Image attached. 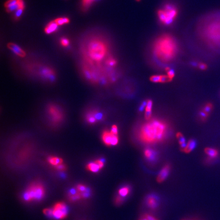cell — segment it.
Returning <instances> with one entry per match:
<instances>
[{
  "label": "cell",
  "mask_w": 220,
  "mask_h": 220,
  "mask_svg": "<svg viewBox=\"0 0 220 220\" xmlns=\"http://www.w3.org/2000/svg\"><path fill=\"white\" fill-rule=\"evenodd\" d=\"M52 216L58 220L65 218L67 214V209L66 205L63 202L56 203L52 209Z\"/></svg>",
  "instance_id": "52a82bcc"
},
{
  "label": "cell",
  "mask_w": 220,
  "mask_h": 220,
  "mask_svg": "<svg viewBox=\"0 0 220 220\" xmlns=\"http://www.w3.org/2000/svg\"><path fill=\"white\" fill-rule=\"evenodd\" d=\"M178 14V10L176 7L172 4L165 5L164 9H160L158 12L159 20L163 24L169 25L176 19Z\"/></svg>",
  "instance_id": "5b68a950"
},
{
  "label": "cell",
  "mask_w": 220,
  "mask_h": 220,
  "mask_svg": "<svg viewBox=\"0 0 220 220\" xmlns=\"http://www.w3.org/2000/svg\"><path fill=\"white\" fill-rule=\"evenodd\" d=\"M123 201V197H122L119 195L116 197V198H115V203L116 204H118V205L122 203Z\"/></svg>",
  "instance_id": "d590c367"
},
{
  "label": "cell",
  "mask_w": 220,
  "mask_h": 220,
  "mask_svg": "<svg viewBox=\"0 0 220 220\" xmlns=\"http://www.w3.org/2000/svg\"><path fill=\"white\" fill-rule=\"evenodd\" d=\"M192 65L193 66H195V67H196V66H198V64H197L196 62H192Z\"/></svg>",
  "instance_id": "ee69618b"
},
{
  "label": "cell",
  "mask_w": 220,
  "mask_h": 220,
  "mask_svg": "<svg viewBox=\"0 0 220 220\" xmlns=\"http://www.w3.org/2000/svg\"><path fill=\"white\" fill-rule=\"evenodd\" d=\"M18 0H8L5 3V7L6 8H9L10 7L14 6L18 3Z\"/></svg>",
  "instance_id": "cb8c5ba5"
},
{
  "label": "cell",
  "mask_w": 220,
  "mask_h": 220,
  "mask_svg": "<svg viewBox=\"0 0 220 220\" xmlns=\"http://www.w3.org/2000/svg\"><path fill=\"white\" fill-rule=\"evenodd\" d=\"M143 220H148L147 219H146V218H145L144 217H143Z\"/></svg>",
  "instance_id": "f6af8a7d"
},
{
  "label": "cell",
  "mask_w": 220,
  "mask_h": 220,
  "mask_svg": "<svg viewBox=\"0 0 220 220\" xmlns=\"http://www.w3.org/2000/svg\"><path fill=\"white\" fill-rule=\"evenodd\" d=\"M137 1H138V2H139V1H140L141 0H136Z\"/></svg>",
  "instance_id": "bcb514c9"
},
{
  "label": "cell",
  "mask_w": 220,
  "mask_h": 220,
  "mask_svg": "<svg viewBox=\"0 0 220 220\" xmlns=\"http://www.w3.org/2000/svg\"><path fill=\"white\" fill-rule=\"evenodd\" d=\"M87 118V120L88 121V122H89L90 123H95L96 121V119L94 117V116L93 115L92 113L91 112L90 113L87 115L86 117Z\"/></svg>",
  "instance_id": "4316f807"
},
{
  "label": "cell",
  "mask_w": 220,
  "mask_h": 220,
  "mask_svg": "<svg viewBox=\"0 0 220 220\" xmlns=\"http://www.w3.org/2000/svg\"><path fill=\"white\" fill-rule=\"evenodd\" d=\"M178 45L175 38L170 34H163L154 41L152 51L158 60L163 62H170L178 53Z\"/></svg>",
  "instance_id": "7a4b0ae2"
},
{
  "label": "cell",
  "mask_w": 220,
  "mask_h": 220,
  "mask_svg": "<svg viewBox=\"0 0 220 220\" xmlns=\"http://www.w3.org/2000/svg\"><path fill=\"white\" fill-rule=\"evenodd\" d=\"M171 81L170 78L168 77V76H161V80H160V82L165 83Z\"/></svg>",
  "instance_id": "74e56055"
},
{
  "label": "cell",
  "mask_w": 220,
  "mask_h": 220,
  "mask_svg": "<svg viewBox=\"0 0 220 220\" xmlns=\"http://www.w3.org/2000/svg\"><path fill=\"white\" fill-rule=\"evenodd\" d=\"M143 220V219H140V220Z\"/></svg>",
  "instance_id": "7dc6e473"
},
{
  "label": "cell",
  "mask_w": 220,
  "mask_h": 220,
  "mask_svg": "<svg viewBox=\"0 0 220 220\" xmlns=\"http://www.w3.org/2000/svg\"><path fill=\"white\" fill-rule=\"evenodd\" d=\"M102 40L94 39L90 42L88 46L90 58L96 62H100L106 56L108 46Z\"/></svg>",
  "instance_id": "277c9868"
},
{
  "label": "cell",
  "mask_w": 220,
  "mask_h": 220,
  "mask_svg": "<svg viewBox=\"0 0 220 220\" xmlns=\"http://www.w3.org/2000/svg\"><path fill=\"white\" fill-rule=\"evenodd\" d=\"M45 190L43 186L39 183L31 184L24 195V199L26 201L41 200L44 196Z\"/></svg>",
  "instance_id": "8992f818"
},
{
  "label": "cell",
  "mask_w": 220,
  "mask_h": 220,
  "mask_svg": "<svg viewBox=\"0 0 220 220\" xmlns=\"http://www.w3.org/2000/svg\"><path fill=\"white\" fill-rule=\"evenodd\" d=\"M168 131L166 123L158 119H152L144 124L139 132V138L143 142L152 144L164 139Z\"/></svg>",
  "instance_id": "3957f363"
},
{
  "label": "cell",
  "mask_w": 220,
  "mask_h": 220,
  "mask_svg": "<svg viewBox=\"0 0 220 220\" xmlns=\"http://www.w3.org/2000/svg\"><path fill=\"white\" fill-rule=\"evenodd\" d=\"M170 169L171 167L169 165H166L163 168L156 178V180L158 183L163 182L167 178L170 173Z\"/></svg>",
  "instance_id": "30bf717a"
},
{
  "label": "cell",
  "mask_w": 220,
  "mask_h": 220,
  "mask_svg": "<svg viewBox=\"0 0 220 220\" xmlns=\"http://www.w3.org/2000/svg\"><path fill=\"white\" fill-rule=\"evenodd\" d=\"M7 46L8 48L14 53V54L20 57H24L26 55V53L24 50H23L22 48H20L17 44L13 43H8Z\"/></svg>",
  "instance_id": "8fae6325"
},
{
  "label": "cell",
  "mask_w": 220,
  "mask_h": 220,
  "mask_svg": "<svg viewBox=\"0 0 220 220\" xmlns=\"http://www.w3.org/2000/svg\"><path fill=\"white\" fill-rule=\"evenodd\" d=\"M205 152L211 158H215L218 156V152L215 149L212 148H206Z\"/></svg>",
  "instance_id": "ffe728a7"
},
{
  "label": "cell",
  "mask_w": 220,
  "mask_h": 220,
  "mask_svg": "<svg viewBox=\"0 0 220 220\" xmlns=\"http://www.w3.org/2000/svg\"><path fill=\"white\" fill-rule=\"evenodd\" d=\"M94 0H82V8L86 10L90 7Z\"/></svg>",
  "instance_id": "603a6c76"
},
{
  "label": "cell",
  "mask_w": 220,
  "mask_h": 220,
  "mask_svg": "<svg viewBox=\"0 0 220 220\" xmlns=\"http://www.w3.org/2000/svg\"><path fill=\"white\" fill-rule=\"evenodd\" d=\"M102 139L104 144L107 146H115L118 144L119 141L117 135L113 134L108 130L103 132Z\"/></svg>",
  "instance_id": "ba28073f"
},
{
  "label": "cell",
  "mask_w": 220,
  "mask_h": 220,
  "mask_svg": "<svg viewBox=\"0 0 220 220\" xmlns=\"http://www.w3.org/2000/svg\"><path fill=\"white\" fill-rule=\"evenodd\" d=\"M161 76H159V75H156V76H153L150 78V81L152 82L158 83L160 82V80H161Z\"/></svg>",
  "instance_id": "4dcf8cb0"
},
{
  "label": "cell",
  "mask_w": 220,
  "mask_h": 220,
  "mask_svg": "<svg viewBox=\"0 0 220 220\" xmlns=\"http://www.w3.org/2000/svg\"><path fill=\"white\" fill-rule=\"evenodd\" d=\"M77 191H78L79 192H80L81 193H82V197L83 194L88 193V191H87L86 186L83 185V184H78V186H77Z\"/></svg>",
  "instance_id": "484cf974"
},
{
  "label": "cell",
  "mask_w": 220,
  "mask_h": 220,
  "mask_svg": "<svg viewBox=\"0 0 220 220\" xmlns=\"http://www.w3.org/2000/svg\"><path fill=\"white\" fill-rule=\"evenodd\" d=\"M196 145H197V142L196 140L194 139H191L188 142L186 148L182 149V150L186 153H188L189 152H191L192 151L194 150L195 148H196Z\"/></svg>",
  "instance_id": "9a60e30c"
},
{
  "label": "cell",
  "mask_w": 220,
  "mask_h": 220,
  "mask_svg": "<svg viewBox=\"0 0 220 220\" xmlns=\"http://www.w3.org/2000/svg\"><path fill=\"white\" fill-rule=\"evenodd\" d=\"M152 100H147V104L145 108V111L147 112H151L152 111Z\"/></svg>",
  "instance_id": "836d02e7"
},
{
  "label": "cell",
  "mask_w": 220,
  "mask_h": 220,
  "mask_svg": "<svg viewBox=\"0 0 220 220\" xmlns=\"http://www.w3.org/2000/svg\"><path fill=\"white\" fill-rule=\"evenodd\" d=\"M42 74L46 78H48L51 81L55 80L54 73L52 69L50 68H46L42 70Z\"/></svg>",
  "instance_id": "e0dca14e"
},
{
  "label": "cell",
  "mask_w": 220,
  "mask_h": 220,
  "mask_svg": "<svg viewBox=\"0 0 220 220\" xmlns=\"http://www.w3.org/2000/svg\"><path fill=\"white\" fill-rule=\"evenodd\" d=\"M130 192V188L129 186H124L119 190L118 195L122 197H124L128 196Z\"/></svg>",
  "instance_id": "44dd1931"
},
{
  "label": "cell",
  "mask_w": 220,
  "mask_h": 220,
  "mask_svg": "<svg viewBox=\"0 0 220 220\" xmlns=\"http://www.w3.org/2000/svg\"><path fill=\"white\" fill-rule=\"evenodd\" d=\"M147 104V100L143 101L140 105V107L139 108V111L140 112H143L144 111V109L146 108Z\"/></svg>",
  "instance_id": "e575fe53"
},
{
  "label": "cell",
  "mask_w": 220,
  "mask_h": 220,
  "mask_svg": "<svg viewBox=\"0 0 220 220\" xmlns=\"http://www.w3.org/2000/svg\"><path fill=\"white\" fill-rule=\"evenodd\" d=\"M146 203L149 207L152 209H155L158 205V199L154 195H150L147 198Z\"/></svg>",
  "instance_id": "4fadbf2b"
},
{
  "label": "cell",
  "mask_w": 220,
  "mask_h": 220,
  "mask_svg": "<svg viewBox=\"0 0 220 220\" xmlns=\"http://www.w3.org/2000/svg\"><path fill=\"white\" fill-rule=\"evenodd\" d=\"M200 116H201V117L202 119H205L208 116V114L206 113V112H204L203 111H201L200 112Z\"/></svg>",
  "instance_id": "7bdbcfd3"
},
{
  "label": "cell",
  "mask_w": 220,
  "mask_h": 220,
  "mask_svg": "<svg viewBox=\"0 0 220 220\" xmlns=\"http://www.w3.org/2000/svg\"><path fill=\"white\" fill-rule=\"evenodd\" d=\"M212 104H206L203 108V111L205 112H206V113L208 114L209 112L211 111V110L212 109Z\"/></svg>",
  "instance_id": "d6a6232c"
},
{
  "label": "cell",
  "mask_w": 220,
  "mask_h": 220,
  "mask_svg": "<svg viewBox=\"0 0 220 220\" xmlns=\"http://www.w3.org/2000/svg\"><path fill=\"white\" fill-rule=\"evenodd\" d=\"M199 31L201 38L207 46L220 49V12L208 15Z\"/></svg>",
  "instance_id": "6da1fadb"
},
{
  "label": "cell",
  "mask_w": 220,
  "mask_h": 220,
  "mask_svg": "<svg viewBox=\"0 0 220 220\" xmlns=\"http://www.w3.org/2000/svg\"><path fill=\"white\" fill-rule=\"evenodd\" d=\"M60 43L62 46L64 47H67L69 46V40H68L67 38L63 37L60 40Z\"/></svg>",
  "instance_id": "f546056e"
},
{
  "label": "cell",
  "mask_w": 220,
  "mask_h": 220,
  "mask_svg": "<svg viewBox=\"0 0 220 220\" xmlns=\"http://www.w3.org/2000/svg\"><path fill=\"white\" fill-rule=\"evenodd\" d=\"M87 170L90 171L91 172L96 173L99 171L101 169L100 166L98 165V164L95 161L94 162L90 163L87 166Z\"/></svg>",
  "instance_id": "2e32d148"
},
{
  "label": "cell",
  "mask_w": 220,
  "mask_h": 220,
  "mask_svg": "<svg viewBox=\"0 0 220 220\" xmlns=\"http://www.w3.org/2000/svg\"><path fill=\"white\" fill-rule=\"evenodd\" d=\"M48 111L54 122H59L62 120L63 114L61 111L58 107L54 105H52L48 107Z\"/></svg>",
  "instance_id": "9c48e42d"
},
{
  "label": "cell",
  "mask_w": 220,
  "mask_h": 220,
  "mask_svg": "<svg viewBox=\"0 0 220 220\" xmlns=\"http://www.w3.org/2000/svg\"><path fill=\"white\" fill-rule=\"evenodd\" d=\"M55 22L57 24L58 26L59 25H63L64 24H67L69 22V19L68 18L64 17V18H57Z\"/></svg>",
  "instance_id": "7402d4cb"
},
{
  "label": "cell",
  "mask_w": 220,
  "mask_h": 220,
  "mask_svg": "<svg viewBox=\"0 0 220 220\" xmlns=\"http://www.w3.org/2000/svg\"><path fill=\"white\" fill-rule=\"evenodd\" d=\"M176 137H177V138L178 139V141H179V143L180 144L181 148H182V150L184 149V148H186V147L187 145V143H188L186 142V139L182 135V134H181L180 132H178L176 134Z\"/></svg>",
  "instance_id": "d6986e66"
},
{
  "label": "cell",
  "mask_w": 220,
  "mask_h": 220,
  "mask_svg": "<svg viewBox=\"0 0 220 220\" xmlns=\"http://www.w3.org/2000/svg\"><path fill=\"white\" fill-rule=\"evenodd\" d=\"M93 115L94 116L95 118L96 119V120H102V119L104 118V115L102 113L98 112H91Z\"/></svg>",
  "instance_id": "83f0119b"
},
{
  "label": "cell",
  "mask_w": 220,
  "mask_h": 220,
  "mask_svg": "<svg viewBox=\"0 0 220 220\" xmlns=\"http://www.w3.org/2000/svg\"><path fill=\"white\" fill-rule=\"evenodd\" d=\"M48 162L50 163V164L55 167L58 166L59 165L62 164L63 160L62 158H59L58 157L56 156H50L48 158Z\"/></svg>",
  "instance_id": "ac0fdd59"
},
{
  "label": "cell",
  "mask_w": 220,
  "mask_h": 220,
  "mask_svg": "<svg viewBox=\"0 0 220 220\" xmlns=\"http://www.w3.org/2000/svg\"><path fill=\"white\" fill-rule=\"evenodd\" d=\"M43 213L45 215L47 216H52L53 211L52 209H49V208H46L43 210Z\"/></svg>",
  "instance_id": "8d00e7d4"
},
{
  "label": "cell",
  "mask_w": 220,
  "mask_h": 220,
  "mask_svg": "<svg viewBox=\"0 0 220 220\" xmlns=\"http://www.w3.org/2000/svg\"><path fill=\"white\" fill-rule=\"evenodd\" d=\"M144 156L150 162H153L157 158L158 154L155 150L151 148H146L144 151Z\"/></svg>",
  "instance_id": "7c38bea8"
},
{
  "label": "cell",
  "mask_w": 220,
  "mask_h": 220,
  "mask_svg": "<svg viewBox=\"0 0 220 220\" xmlns=\"http://www.w3.org/2000/svg\"><path fill=\"white\" fill-rule=\"evenodd\" d=\"M198 67L201 70H205L207 68V66L206 64L203 63H200L198 64Z\"/></svg>",
  "instance_id": "60d3db41"
},
{
  "label": "cell",
  "mask_w": 220,
  "mask_h": 220,
  "mask_svg": "<svg viewBox=\"0 0 220 220\" xmlns=\"http://www.w3.org/2000/svg\"><path fill=\"white\" fill-rule=\"evenodd\" d=\"M106 64L108 66H114L117 64V61L114 58H109L106 61Z\"/></svg>",
  "instance_id": "f1b7e54d"
},
{
  "label": "cell",
  "mask_w": 220,
  "mask_h": 220,
  "mask_svg": "<svg viewBox=\"0 0 220 220\" xmlns=\"http://www.w3.org/2000/svg\"><path fill=\"white\" fill-rule=\"evenodd\" d=\"M111 132H112V134H113L118 135V128H117V126L115 125H113L112 128H111Z\"/></svg>",
  "instance_id": "f35d334b"
},
{
  "label": "cell",
  "mask_w": 220,
  "mask_h": 220,
  "mask_svg": "<svg viewBox=\"0 0 220 220\" xmlns=\"http://www.w3.org/2000/svg\"><path fill=\"white\" fill-rule=\"evenodd\" d=\"M55 167H56L57 169L60 170V171H63V170L65 169V166H64V165L63 164L59 165L58 166H56Z\"/></svg>",
  "instance_id": "b9f144b4"
},
{
  "label": "cell",
  "mask_w": 220,
  "mask_h": 220,
  "mask_svg": "<svg viewBox=\"0 0 220 220\" xmlns=\"http://www.w3.org/2000/svg\"><path fill=\"white\" fill-rule=\"evenodd\" d=\"M58 25L54 21H52L49 22L48 25L46 27L44 31L46 34H50L56 32L58 30Z\"/></svg>",
  "instance_id": "5bb4252c"
},
{
  "label": "cell",
  "mask_w": 220,
  "mask_h": 220,
  "mask_svg": "<svg viewBox=\"0 0 220 220\" xmlns=\"http://www.w3.org/2000/svg\"><path fill=\"white\" fill-rule=\"evenodd\" d=\"M144 217L145 218H146V219H147L148 220H159L158 219H156V218H155L153 216H152V215H150L149 214H145L144 216Z\"/></svg>",
  "instance_id": "ab89813d"
},
{
  "label": "cell",
  "mask_w": 220,
  "mask_h": 220,
  "mask_svg": "<svg viewBox=\"0 0 220 220\" xmlns=\"http://www.w3.org/2000/svg\"><path fill=\"white\" fill-rule=\"evenodd\" d=\"M166 70L167 72V76L170 79V80H172L173 78H174L175 76V71L173 69H172L171 68H170L169 67H167L166 68Z\"/></svg>",
  "instance_id": "d4e9b609"
},
{
  "label": "cell",
  "mask_w": 220,
  "mask_h": 220,
  "mask_svg": "<svg viewBox=\"0 0 220 220\" xmlns=\"http://www.w3.org/2000/svg\"><path fill=\"white\" fill-rule=\"evenodd\" d=\"M23 10H24L21 9H18V10H16V11L15 12V14H14V18H15V20H18V19L20 18V16L22 14Z\"/></svg>",
  "instance_id": "1f68e13d"
}]
</instances>
